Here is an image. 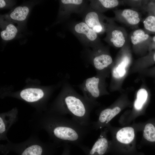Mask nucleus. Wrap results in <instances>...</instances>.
I'll list each match as a JSON object with an SVG mask.
<instances>
[{
  "mask_svg": "<svg viewBox=\"0 0 155 155\" xmlns=\"http://www.w3.org/2000/svg\"><path fill=\"white\" fill-rule=\"evenodd\" d=\"M29 124L34 131H45L52 142L60 147L71 144L80 148L86 154L90 149L82 142L92 127L83 126L72 118L51 113L33 116Z\"/></svg>",
  "mask_w": 155,
  "mask_h": 155,
  "instance_id": "f257e3e1",
  "label": "nucleus"
},
{
  "mask_svg": "<svg viewBox=\"0 0 155 155\" xmlns=\"http://www.w3.org/2000/svg\"><path fill=\"white\" fill-rule=\"evenodd\" d=\"M96 106L77 93L70 86L67 94L58 101L51 112L62 115L69 114L71 118L84 126H91L90 115Z\"/></svg>",
  "mask_w": 155,
  "mask_h": 155,
  "instance_id": "f03ea898",
  "label": "nucleus"
},
{
  "mask_svg": "<svg viewBox=\"0 0 155 155\" xmlns=\"http://www.w3.org/2000/svg\"><path fill=\"white\" fill-rule=\"evenodd\" d=\"M111 136L110 153L113 155H145L138 151L136 133L139 131L137 123L121 127H114L110 123L106 127Z\"/></svg>",
  "mask_w": 155,
  "mask_h": 155,
  "instance_id": "7ed1b4c3",
  "label": "nucleus"
},
{
  "mask_svg": "<svg viewBox=\"0 0 155 155\" xmlns=\"http://www.w3.org/2000/svg\"><path fill=\"white\" fill-rule=\"evenodd\" d=\"M60 147L52 142H42L33 134L22 142L14 143L9 141L5 144H0V151L4 155L11 152L18 155H55Z\"/></svg>",
  "mask_w": 155,
  "mask_h": 155,
  "instance_id": "20e7f679",
  "label": "nucleus"
},
{
  "mask_svg": "<svg viewBox=\"0 0 155 155\" xmlns=\"http://www.w3.org/2000/svg\"><path fill=\"white\" fill-rule=\"evenodd\" d=\"M100 79L97 75L84 80L80 86L83 93L84 97L88 101L96 105L97 98L100 95Z\"/></svg>",
  "mask_w": 155,
  "mask_h": 155,
  "instance_id": "39448f33",
  "label": "nucleus"
},
{
  "mask_svg": "<svg viewBox=\"0 0 155 155\" xmlns=\"http://www.w3.org/2000/svg\"><path fill=\"white\" fill-rule=\"evenodd\" d=\"M108 132L106 127L101 129L98 138L90 149L87 155H106L110 153L111 141L108 137Z\"/></svg>",
  "mask_w": 155,
  "mask_h": 155,
  "instance_id": "423d86ee",
  "label": "nucleus"
},
{
  "mask_svg": "<svg viewBox=\"0 0 155 155\" xmlns=\"http://www.w3.org/2000/svg\"><path fill=\"white\" fill-rule=\"evenodd\" d=\"M18 111L16 109L7 112L1 113L0 115V140L9 141L7 133L12 126L18 120Z\"/></svg>",
  "mask_w": 155,
  "mask_h": 155,
  "instance_id": "0eeeda50",
  "label": "nucleus"
},
{
  "mask_svg": "<svg viewBox=\"0 0 155 155\" xmlns=\"http://www.w3.org/2000/svg\"><path fill=\"white\" fill-rule=\"evenodd\" d=\"M138 124L139 131H142L141 143L146 145H155V117Z\"/></svg>",
  "mask_w": 155,
  "mask_h": 155,
  "instance_id": "6e6552de",
  "label": "nucleus"
},
{
  "mask_svg": "<svg viewBox=\"0 0 155 155\" xmlns=\"http://www.w3.org/2000/svg\"><path fill=\"white\" fill-rule=\"evenodd\" d=\"M115 13L117 20L130 27L137 26L141 20L139 12L132 9H125L117 10Z\"/></svg>",
  "mask_w": 155,
  "mask_h": 155,
  "instance_id": "1a4fd4ad",
  "label": "nucleus"
},
{
  "mask_svg": "<svg viewBox=\"0 0 155 155\" xmlns=\"http://www.w3.org/2000/svg\"><path fill=\"white\" fill-rule=\"evenodd\" d=\"M130 39L131 43L135 48L148 49L152 37L144 30L138 29L132 32Z\"/></svg>",
  "mask_w": 155,
  "mask_h": 155,
  "instance_id": "9d476101",
  "label": "nucleus"
},
{
  "mask_svg": "<svg viewBox=\"0 0 155 155\" xmlns=\"http://www.w3.org/2000/svg\"><path fill=\"white\" fill-rule=\"evenodd\" d=\"M84 22L97 34L103 32L108 27L102 21L100 15L95 11L88 12L85 17Z\"/></svg>",
  "mask_w": 155,
  "mask_h": 155,
  "instance_id": "9b49d317",
  "label": "nucleus"
},
{
  "mask_svg": "<svg viewBox=\"0 0 155 155\" xmlns=\"http://www.w3.org/2000/svg\"><path fill=\"white\" fill-rule=\"evenodd\" d=\"M107 34L108 41L110 43L117 48L123 47L126 41V34L121 28L113 26L110 28Z\"/></svg>",
  "mask_w": 155,
  "mask_h": 155,
  "instance_id": "f8f14e48",
  "label": "nucleus"
},
{
  "mask_svg": "<svg viewBox=\"0 0 155 155\" xmlns=\"http://www.w3.org/2000/svg\"><path fill=\"white\" fill-rule=\"evenodd\" d=\"M74 30L75 33L89 41H94L97 38V33L84 22L77 24L74 27Z\"/></svg>",
  "mask_w": 155,
  "mask_h": 155,
  "instance_id": "ddd939ff",
  "label": "nucleus"
},
{
  "mask_svg": "<svg viewBox=\"0 0 155 155\" xmlns=\"http://www.w3.org/2000/svg\"><path fill=\"white\" fill-rule=\"evenodd\" d=\"M42 90L39 88H28L22 90L20 96L23 100L29 103H36L40 100L43 97Z\"/></svg>",
  "mask_w": 155,
  "mask_h": 155,
  "instance_id": "4468645a",
  "label": "nucleus"
},
{
  "mask_svg": "<svg viewBox=\"0 0 155 155\" xmlns=\"http://www.w3.org/2000/svg\"><path fill=\"white\" fill-rule=\"evenodd\" d=\"M113 59L111 56L106 54H99L93 58L94 67L97 70H102L107 67L113 62Z\"/></svg>",
  "mask_w": 155,
  "mask_h": 155,
  "instance_id": "2eb2a0df",
  "label": "nucleus"
},
{
  "mask_svg": "<svg viewBox=\"0 0 155 155\" xmlns=\"http://www.w3.org/2000/svg\"><path fill=\"white\" fill-rule=\"evenodd\" d=\"M29 9L26 6H18L10 14L11 19L18 21H22L26 18L29 12Z\"/></svg>",
  "mask_w": 155,
  "mask_h": 155,
  "instance_id": "dca6fc26",
  "label": "nucleus"
},
{
  "mask_svg": "<svg viewBox=\"0 0 155 155\" xmlns=\"http://www.w3.org/2000/svg\"><path fill=\"white\" fill-rule=\"evenodd\" d=\"M18 32L17 28L13 25L9 24L7 25L5 30L1 33V36L3 39L6 40H10L15 37Z\"/></svg>",
  "mask_w": 155,
  "mask_h": 155,
  "instance_id": "f3484780",
  "label": "nucleus"
},
{
  "mask_svg": "<svg viewBox=\"0 0 155 155\" xmlns=\"http://www.w3.org/2000/svg\"><path fill=\"white\" fill-rule=\"evenodd\" d=\"M144 31L149 34H155V16L149 14L143 21Z\"/></svg>",
  "mask_w": 155,
  "mask_h": 155,
  "instance_id": "a211bd4d",
  "label": "nucleus"
},
{
  "mask_svg": "<svg viewBox=\"0 0 155 155\" xmlns=\"http://www.w3.org/2000/svg\"><path fill=\"white\" fill-rule=\"evenodd\" d=\"M99 8L102 10H107L116 7L120 3V1L117 0H99L96 1Z\"/></svg>",
  "mask_w": 155,
  "mask_h": 155,
  "instance_id": "6ab92c4d",
  "label": "nucleus"
},
{
  "mask_svg": "<svg viewBox=\"0 0 155 155\" xmlns=\"http://www.w3.org/2000/svg\"><path fill=\"white\" fill-rule=\"evenodd\" d=\"M144 62L146 66L155 63V51L150 52V53L144 58Z\"/></svg>",
  "mask_w": 155,
  "mask_h": 155,
  "instance_id": "aec40b11",
  "label": "nucleus"
},
{
  "mask_svg": "<svg viewBox=\"0 0 155 155\" xmlns=\"http://www.w3.org/2000/svg\"><path fill=\"white\" fill-rule=\"evenodd\" d=\"M146 9L149 14L155 16V0L147 1Z\"/></svg>",
  "mask_w": 155,
  "mask_h": 155,
  "instance_id": "412c9836",
  "label": "nucleus"
},
{
  "mask_svg": "<svg viewBox=\"0 0 155 155\" xmlns=\"http://www.w3.org/2000/svg\"><path fill=\"white\" fill-rule=\"evenodd\" d=\"M63 149L61 155H70V146L69 144H65L63 146Z\"/></svg>",
  "mask_w": 155,
  "mask_h": 155,
  "instance_id": "4be33fe9",
  "label": "nucleus"
},
{
  "mask_svg": "<svg viewBox=\"0 0 155 155\" xmlns=\"http://www.w3.org/2000/svg\"><path fill=\"white\" fill-rule=\"evenodd\" d=\"M148 50L150 52L155 51V35L152 37V42Z\"/></svg>",
  "mask_w": 155,
  "mask_h": 155,
  "instance_id": "5701e85b",
  "label": "nucleus"
},
{
  "mask_svg": "<svg viewBox=\"0 0 155 155\" xmlns=\"http://www.w3.org/2000/svg\"><path fill=\"white\" fill-rule=\"evenodd\" d=\"M149 73L151 75L155 77V67L150 70Z\"/></svg>",
  "mask_w": 155,
  "mask_h": 155,
  "instance_id": "b1692460",
  "label": "nucleus"
},
{
  "mask_svg": "<svg viewBox=\"0 0 155 155\" xmlns=\"http://www.w3.org/2000/svg\"><path fill=\"white\" fill-rule=\"evenodd\" d=\"M6 5L5 1L3 0H0V8H2L4 7Z\"/></svg>",
  "mask_w": 155,
  "mask_h": 155,
  "instance_id": "393cba45",
  "label": "nucleus"
}]
</instances>
